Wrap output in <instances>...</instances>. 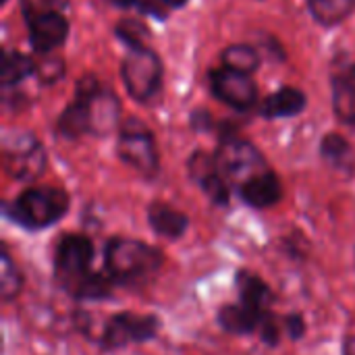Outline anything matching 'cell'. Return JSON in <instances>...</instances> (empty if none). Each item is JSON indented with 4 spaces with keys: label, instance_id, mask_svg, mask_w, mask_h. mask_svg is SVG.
Masks as SVG:
<instances>
[{
    "label": "cell",
    "instance_id": "cell-3",
    "mask_svg": "<svg viewBox=\"0 0 355 355\" xmlns=\"http://www.w3.org/2000/svg\"><path fill=\"white\" fill-rule=\"evenodd\" d=\"M162 320L156 314L139 312H116L106 318L98 333V345L102 352H119L129 345L150 343L158 337Z\"/></svg>",
    "mask_w": 355,
    "mask_h": 355
},
{
    "label": "cell",
    "instance_id": "cell-7",
    "mask_svg": "<svg viewBox=\"0 0 355 355\" xmlns=\"http://www.w3.org/2000/svg\"><path fill=\"white\" fill-rule=\"evenodd\" d=\"M121 73H123V81H125L127 92L135 100L146 102L160 87L162 64L150 48H135L123 60Z\"/></svg>",
    "mask_w": 355,
    "mask_h": 355
},
{
    "label": "cell",
    "instance_id": "cell-4",
    "mask_svg": "<svg viewBox=\"0 0 355 355\" xmlns=\"http://www.w3.org/2000/svg\"><path fill=\"white\" fill-rule=\"evenodd\" d=\"M96 245L83 233H67L54 245L52 268L56 283L69 293L77 283L94 272Z\"/></svg>",
    "mask_w": 355,
    "mask_h": 355
},
{
    "label": "cell",
    "instance_id": "cell-23",
    "mask_svg": "<svg viewBox=\"0 0 355 355\" xmlns=\"http://www.w3.org/2000/svg\"><path fill=\"white\" fill-rule=\"evenodd\" d=\"M223 62H225V67L231 69V71L250 75L252 71L258 69L260 58H258V52H256L252 46L237 44V46H229V48L223 52Z\"/></svg>",
    "mask_w": 355,
    "mask_h": 355
},
{
    "label": "cell",
    "instance_id": "cell-17",
    "mask_svg": "<svg viewBox=\"0 0 355 355\" xmlns=\"http://www.w3.org/2000/svg\"><path fill=\"white\" fill-rule=\"evenodd\" d=\"M320 156L324 158V162L343 173V175H354L355 171V152L352 144L339 135V133H329L324 135L322 144H320Z\"/></svg>",
    "mask_w": 355,
    "mask_h": 355
},
{
    "label": "cell",
    "instance_id": "cell-11",
    "mask_svg": "<svg viewBox=\"0 0 355 355\" xmlns=\"http://www.w3.org/2000/svg\"><path fill=\"white\" fill-rule=\"evenodd\" d=\"M237 196L241 198V202L254 210H266L272 208L281 202L283 198V185L281 179L277 177V173L262 171L256 177L248 179L243 185L237 187Z\"/></svg>",
    "mask_w": 355,
    "mask_h": 355
},
{
    "label": "cell",
    "instance_id": "cell-14",
    "mask_svg": "<svg viewBox=\"0 0 355 355\" xmlns=\"http://www.w3.org/2000/svg\"><path fill=\"white\" fill-rule=\"evenodd\" d=\"M235 289H237L239 302L243 306H248L250 310H254L258 314H266V312L272 310L275 293H272L270 285L262 277H258L256 272L245 270V268L237 270Z\"/></svg>",
    "mask_w": 355,
    "mask_h": 355
},
{
    "label": "cell",
    "instance_id": "cell-31",
    "mask_svg": "<svg viewBox=\"0 0 355 355\" xmlns=\"http://www.w3.org/2000/svg\"><path fill=\"white\" fill-rule=\"evenodd\" d=\"M164 4H168V6H183L187 0H162Z\"/></svg>",
    "mask_w": 355,
    "mask_h": 355
},
{
    "label": "cell",
    "instance_id": "cell-2",
    "mask_svg": "<svg viewBox=\"0 0 355 355\" xmlns=\"http://www.w3.org/2000/svg\"><path fill=\"white\" fill-rule=\"evenodd\" d=\"M71 208V198L58 187H29L12 202H6L2 212L12 225L25 231H44L60 223Z\"/></svg>",
    "mask_w": 355,
    "mask_h": 355
},
{
    "label": "cell",
    "instance_id": "cell-21",
    "mask_svg": "<svg viewBox=\"0 0 355 355\" xmlns=\"http://www.w3.org/2000/svg\"><path fill=\"white\" fill-rule=\"evenodd\" d=\"M23 272L17 266V262L12 260L10 252L6 245H2L0 250V297L4 304L12 302L19 297V293L23 291Z\"/></svg>",
    "mask_w": 355,
    "mask_h": 355
},
{
    "label": "cell",
    "instance_id": "cell-20",
    "mask_svg": "<svg viewBox=\"0 0 355 355\" xmlns=\"http://www.w3.org/2000/svg\"><path fill=\"white\" fill-rule=\"evenodd\" d=\"M87 104H89V114H92V133H96V135L110 133L116 127L119 102L110 94L98 92L94 98L87 100Z\"/></svg>",
    "mask_w": 355,
    "mask_h": 355
},
{
    "label": "cell",
    "instance_id": "cell-10",
    "mask_svg": "<svg viewBox=\"0 0 355 355\" xmlns=\"http://www.w3.org/2000/svg\"><path fill=\"white\" fill-rule=\"evenodd\" d=\"M210 85L218 100H223L225 104H229L237 110L252 108L258 98V89H256L252 77L245 73L231 71L227 67H223L210 75Z\"/></svg>",
    "mask_w": 355,
    "mask_h": 355
},
{
    "label": "cell",
    "instance_id": "cell-8",
    "mask_svg": "<svg viewBox=\"0 0 355 355\" xmlns=\"http://www.w3.org/2000/svg\"><path fill=\"white\" fill-rule=\"evenodd\" d=\"M4 168L12 179L33 181L46 168V152L42 144L29 135L19 133L4 144Z\"/></svg>",
    "mask_w": 355,
    "mask_h": 355
},
{
    "label": "cell",
    "instance_id": "cell-30",
    "mask_svg": "<svg viewBox=\"0 0 355 355\" xmlns=\"http://www.w3.org/2000/svg\"><path fill=\"white\" fill-rule=\"evenodd\" d=\"M116 6H121V8H129V6H133V4H137L139 0H112Z\"/></svg>",
    "mask_w": 355,
    "mask_h": 355
},
{
    "label": "cell",
    "instance_id": "cell-12",
    "mask_svg": "<svg viewBox=\"0 0 355 355\" xmlns=\"http://www.w3.org/2000/svg\"><path fill=\"white\" fill-rule=\"evenodd\" d=\"M67 33H69L67 21L54 10H46L29 17V42L40 52H50L52 48L60 46L67 40Z\"/></svg>",
    "mask_w": 355,
    "mask_h": 355
},
{
    "label": "cell",
    "instance_id": "cell-1",
    "mask_svg": "<svg viewBox=\"0 0 355 355\" xmlns=\"http://www.w3.org/2000/svg\"><path fill=\"white\" fill-rule=\"evenodd\" d=\"M164 266V254L141 239L112 237L104 245V270L121 287H141Z\"/></svg>",
    "mask_w": 355,
    "mask_h": 355
},
{
    "label": "cell",
    "instance_id": "cell-9",
    "mask_svg": "<svg viewBox=\"0 0 355 355\" xmlns=\"http://www.w3.org/2000/svg\"><path fill=\"white\" fill-rule=\"evenodd\" d=\"M187 173L189 179L200 187V191L210 200L212 206L227 208L231 202V185L225 179L216 156H210L208 152H193L187 160Z\"/></svg>",
    "mask_w": 355,
    "mask_h": 355
},
{
    "label": "cell",
    "instance_id": "cell-27",
    "mask_svg": "<svg viewBox=\"0 0 355 355\" xmlns=\"http://www.w3.org/2000/svg\"><path fill=\"white\" fill-rule=\"evenodd\" d=\"M283 322H285V335H287V339L302 341L306 337L308 324H306V320H304V316L300 312H293V314L283 316Z\"/></svg>",
    "mask_w": 355,
    "mask_h": 355
},
{
    "label": "cell",
    "instance_id": "cell-24",
    "mask_svg": "<svg viewBox=\"0 0 355 355\" xmlns=\"http://www.w3.org/2000/svg\"><path fill=\"white\" fill-rule=\"evenodd\" d=\"M33 71H35V64L25 54H19V52H6L4 54V60H2V81H4V85L19 83L21 79H25Z\"/></svg>",
    "mask_w": 355,
    "mask_h": 355
},
{
    "label": "cell",
    "instance_id": "cell-6",
    "mask_svg": "<svg viewBox=\"0 0 355 355\" xmlns=\"http://www.w3.org/2000/svg\"><path fill=\"white\" fill-rule=\"evenodd\" d=\"M116 156L144 177H154L158 171V150L154 135L137 121H129L119 131Z\"/></svg>",
    "mask_w": 355,
    "mask_h": 355
},
{
    "label": "cell",
    "instance_id": "cell-22",
    "mask_svg": "<svg viewBox=\"0 0 355 355\" xmlns=\"http://www.w3.org/2000/svg\"><path fill=\"white\" fill-rule=\"evenodd\" d=\"M314 19L322 25H337L345 21L355 8V0H308Z\"/></svg>",
    "mask_w": 355,
    "mask_h": 355
},
{
    "label": "cell",
    "instance_id": "cell-26",
    "mask_svg": "<svg viewBox=\"0 0 355 355\" xmlns=\"http://www.w3.org/2000/svg\"><path fill=\"white\" fill-rule=\"evenodd\" d=\"M116 35L131 48H146V40H148V27L135 19H123L116 25Z\"/></svg>",
    "mask_w": 355,
    "mask_h": 355
},
{
    "label": "cell",
    "instance_id": "cell-29",
    "mask_svg": "<svg viewBox=\"0 0 355 355\" xmlns=\"http://www.w3.org/2000/svg\"><path fill=\"white\" fill-rule=\"evenodd\" d=\"M343 355H355V335L343 341Z\"/></svg>",
    "mask_w": 355,
    "mask_h": 355
},
{
    "label": "cell",
    "instance_id": "cell-16",
    "mask_svg": "<svg viewBox=\"0 0 355 355\" xmlns=\"http://www.w3.org/2000/svg\"><path fill=\"white\" fill-rule=\"evenodd\" d=\"M333 108L341 123L355 125V71L345 69L333 79Z\"/></svg>",
    "mask_w": 355,
    "mask_h": 355
},
{
    "label": "cell",
    "instance_id": "cell-15",
    "mask_svg": "<svg viewBox=\"0 0 355 355\" xmlns=\"http://www.w3.org/2000/svg\"><path fill=\"white\" fill-rule=\"evenodd\" d=\"M266 314H258V312L250 310L248 306H243L241 302H235V304H225L218 308L216 322L225 333H229L233 337H248V335L258 333L260 322Z\"/></svg>",
    "mask_w": 355,
    "mask_h": 355
},
{
    "label": "cell",
    "instance_id": "cell-13",
    "mask_svg": "<svg viewBox=\"0 0 355 355\" xmlns=\"http://www.w3.org/2000/svg\"><path fill=\"white\" fill-rule=\"evenodd\" d=\"M148 225L154 235L166 241H179L189 231V216L166 202H152L148 206Z\"/></svg>",
    "mask_w": 355,
    "mask_h": 355
},
{
    "label": "cell",
    "instance_id": "cell-25",
    "mask_svg": "<svg viewBox=\"0 0 355 355\" xmlns=\"http://www.w3.org/2000/svg\"><path fill=\"white\" fill-rule=\"evenodd\" d=\"M256 335L260 337V341H262L266 347H279L281 341H283V337H287V335H285L283 316H279V314H275V312L270 310V312L262 318L260 329H258Z\"/></svg>",
    "mask_w": 355,
    "mask_h": 355
},
{
    "label": "cell",
    "instance_id": "cell-5",
    "mask_svg": "<svg viewBox=\"0 0 355 355\" xmlns=\"http://www.w3.org/2000/svg\"><path fill=\"white\" fill-rule=\"evenodd\" d=\"M216 162L225 179L229 181V185H233L235 189L243 185L248 179L256 177L258 173L268 171L266 160L260 154V150L252 146L250 141H243L237 137L220 139V146L216 150Z\"/></svg>",
    "mask_w": 355,
    "mask_h": 355
},
{
    "label": "cell",
    "instance_id": "cell-19",
    "mask_svg": "<svg viewBox=\"0 0 355 355\" xmlns=\"http://www.w3.org/2000/svg\"><path fill=\"white\" fill-rule=\"evenodd\" d=\"M58 133L67 139H77L83 133H92V114L87 100L77 98L73 104L64 108L58 119Z\"/></svg>",
    "mask_w": 355,
    "mask_h": 355
},
{
    "label": "cell",
    "instance_id": "cell-18",
    "mask_svg": "<svg viewBox=\"0 0 355 355\" xmlns=\"http://www.w3.org/2000/svg\"><path fill=\"white\" fill-rule=\"evenodd\" d=\"M306 108V96L295 87H283L275 92L266 102L262 104V114L266 119H283V116H295Z\"/></svg>",
    "mask_w": 355,
    "mask_h": 355
},
{
    "label": "cell",
    "instance_id": "cell-28",
    "mask_svg": "<svg viewBox=\"0 0 355 355\" xmlns=\"http://www.w3.org/2000/svg\"><path fill=\"white\" fill-rule=\"evenodd\" d=\"M35 73L40 75V79L44 83H54L60 75H62V62L58 58L54 60H44L40 67H35Z\"/></svg>",
    "mask_w": 355,
    "mask_h": 355
}]
</instances>
